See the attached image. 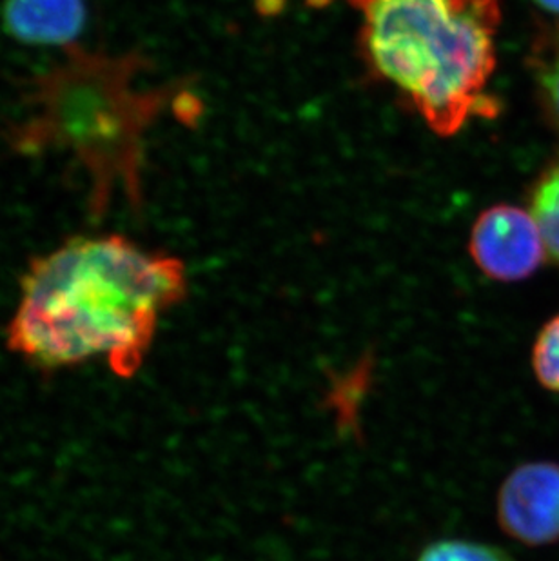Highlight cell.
Instances as JSON below:
<instances>
[{
  "mask_svg": "<svg viewBox=\"0 0 559 561\" xmlns=\"http://www.w3.org/2000/svg\"><path fill=\"white\" fill-rule=\"evenodd\" d=\"M187 295L182 260L124 234H82L30 260L5 345L30 366L57 371L106 362L133 378L166 312Z\"/></svg>",
  "mask_w": 559,
  "mask_h": 561,
  "instance_id": "6da1fadb",
  "label": "cell"
},
{
  "mask_svg": "<svg viewBox=\"0 0 559 561\" xmlns=\"http://www.w3.org/2000/svg\"><path fill=\"white\" fill-rule=\"evenodd\" d=\"M362 15L370 69L411 102L429 129L450 137L492 117L502 0H345Z\"/></svg>",
  "mask_w": 559,
  "mask_h": 561,
  "instance_id": "7a4b0ae2",
  "label": "cell"
},
{
  "mask_svg": "<svg viewBox=\"0 0 559 561\" xmlns=\"http://www.w3.org/2000/svg\"><path fill=\"white\" fill-rule=\"evenodd\" d=\"M68 62L38 82L37 117L24 129V148L71 149L91 175L135 186L144 127L153 117L148 96L133 93L129 60L69 48Z\"/></svg>",
  "mask_w": 559,
  "mask_h": 561,
  "instance_id": "3957f363",
  "label": "cell"
},
{
  "mask_svg": "<svg viewBox=\"0 0 559 561\" xmlns=\"http://www.w3.org/2000/svg\"><path fill=\"white\" fill-rule=\"evenodd\" d=\"M498 524L523 546L559 543V463L517 466L498 493Z\"/></svg>",
  "mask_w": 559,
  "mask_h": 561,
  "instance_id": "277c9868",
  "label": "cell"
},
{
  "mask_svg": "<svg viewBox=\"0 0 559 561\" xmlns=\"http://www.w3.org/2000/svg\"><path fill=\"white\" fill-rule=\"evenodd\" d=\"M469 250L475 264L487 276L517 282L538 270L545 242L533 215L502 204L487 209L476 220Z\"/></svg>",
  "mask_w": 559,
  "mask_h": 561,
  "instance_id": "5b68a950",
  "label": "cell"
},
{
  "mask_svg": "<svg viewBox=\"0 0 559 561\" xmlns=\"http://www.w3.org/2000/svg\"><path fill=\"white\" fill-rule=\"evenodd\" d=\"M85 19V0H4L2 8L5 33L30 46L73 48Z\"/></svg>",
  "mask_w": 559,
  "mask_h": 561,
  "instance_id": "8992f818",
  "label": "cell"
},
{
  "mask_svg": "<svg viewBox=\"0 0 559 561\" xmlns=\"http://www.w3.org/2000/svg\"><path fill=\"white\" fill-rule=\"evenodd\" d=\"M533 215L545 248L559 262V162L550 168L533 193Z\"/></svg>",
  "mask_w": 559,
  "mask_h": 561,
  "instance_id": "52a82bcc",
  "label": "cell"
},
{
  "mask_svg": "<svg viewBox=\"0 0 559 561\" xmlns=\"http://www.w3.org/2000/svg\"><path fill=\"white\" fill-rule=\"evenodd\" d=\"M417 561H514L509 552L483 541L438 540L429 543Z\"/></svg>",
  "mask_w": 559,
  "mask_h": 561,
  "instance_id": "ba28073f",
  "label": "cell"
},
{
  "mask_svg": "<svg viewBox=\"0 0 559 561\" xmlns=\"http://www.w3.org/2000/svg\"><path fill=\"white\" fill-rule=\"evenodd\" d=\"M533 369L539 386L559 394V314L545 323L534 342Z\"/></svg>",
  "mask_w": 559,
  "mask_h": 561,
  "instance_id": "9c48e42d",
  "label": "cell"
},
{
  "mask_svg": "<svg viewBox=\"0 0 559 561\" xmlns=\"http://www.w3.org/2000/svg\"><path fill=\"white\" fill-rule=\"evenodd\" d=\"M538 77L547 106L559 123V30L539 57Z\"/></svg>",
  "mask_w": 559,
  "mask_h": 561,
  "instance_id": "30bf717a",
  "label": "cell"
},
{
  "mask_svg": "<svg viewBox=\"0 0 559 561\" xmlns=\"http://www.w3.org/2000/svg\"><path fill=\"white\" fill-rule=\"evenodd\" d=\"M541 10L549 11V13H558L559 15V0H534Z\"/></svg>",
  "mask_w": 559,
  "mask_h": 561,
  "instance_id": "8fae6325",
  "label": "cell"
}]
</instances>
